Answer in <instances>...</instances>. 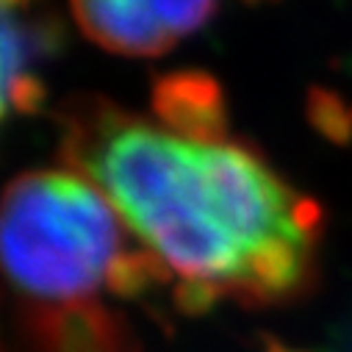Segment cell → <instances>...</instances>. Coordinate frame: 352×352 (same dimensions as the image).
<instances>
[{"mask_svg":"<svg viewBox=\"0 0 352 352\" xmlns=\"http://www.w3.org/2000/svg\"><path fill=\"white\" fill-rule=\"evenodd\" d=\"M61 125L67 169L109 197L164 278L178 280L189 314L222 300L286 305L314 292L324 211L252 144L100 98L72 103Z\"/></svg>","mask_w":352,"mask_h":352,"instance_id":"cell-1","label":"cell"},{"mask_svg":"<svg viewBox=\"0 0 352 352\" xmlns=\"http://www.w3.org/2000/svg\"><path fill=\"white\" fill-rule=\"evenodd\" d=\"M109 197L72 169L25 172L0 197V275L34 305L142 294L164 278Z\"/></svg>","mask_w":352,"mask_h":352,"instance_id":"cell-2","label":"cell"},{"mask_svg":"<svg viewBox=\"0 0 352 352\" xmlns=\"http://www.w3.org/2000/svg\"><path fill=\"white\" fill-rule=\"evenodd\" d=\"M219 0H69L75 25L117 56H161L200 31Z\"/></svg>","mask_w":352,"mask_h":352,"instance_id":"cell-3","label":"cell"},{"mask_svg":"<svg viewBox=\"0 0 352 352\" xmlns=\"http://www.w3.org/2000/svg\"><path fill=\"white\" fill-rule=\"evenodd\" d=\"M39 56L42 31L28 17V0H0V128L39 106Z\"/></svg>","mask_w":352,"mask_h":352,"instance_id":"cell-4","label":"cell"},{"mask_svg":"<svg viewBox=\"0 0 352 352\" xmlns=\"http://www.w3.org/2000/svg\"><path fill=\"white\" fill-rule=\"evenodd\" d=\"M308 122L319 136H324L333 144H349L352 142V100L344 95L324 89V86H314L305 106Z\"/></svg>","mask_w":352,"mask_h":352,"instance_id":"cell-5","label":"cell"},{"mask_svg":"<svg viewBox=\"0 0 352 352\" xmlns=\"http://www.w3.org/2000/svg\"><path fill=\"white\" fill-rule=\"evenodd\" d=\"M267 352H308V349H294V346H286V344H280V341H270L267 344Z\"/></svg>","mask_w":352,"mask_h":352,"instance_id":"cell-6","label":"cell"}]
</instances>
